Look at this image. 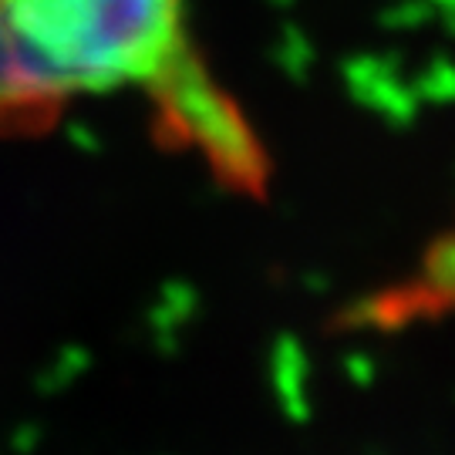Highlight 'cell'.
Instances as JSON below:
<instances>
[{"mask_svg":"<svg viewBox=\"0 0 455 455\" xmlns=\"http://www.w3.org/2000/svg\"><path fill=\"white\" fill-rule=\"evenodd\" d=\"M203 68L186 0H0V135L44 132L68 101L125 84L159 101Z\"/></svg>","mask_w":455,"mask_h":455,"instance_id":"6da1fadb","label":"cell"}]
</instances>
